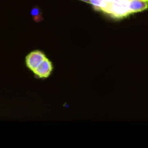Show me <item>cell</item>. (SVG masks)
Returning a JSON list of instances; mask_svg holds the SVG:
<instances>
[{"label":"cell","mask_w":148,"mask_h":148,"mask_svg":"<svg viewBox=\"0 0 148 148\" xmlns=\"http://www.w3.org/2000/svg\"><path fill=\"white\" fill-rule=\"evenodd\" d=\"M129 2L130 0H120L117 2L108 3L103 12L117 19L126 17L131 15L129 10Z\"/></svg>","instance_id":"obj_1"},{"label":"cell","mask_w":148,"mask_h":148,"mask_svg":"<svg viewBox=\"0 0 148 148\" xmlns=\"http://www.w3.org/2000/svg\"><path fill=\"white\" fill-rule=\"evenodd\" d=\"M52 70H53L52 62L47 57H45L43 60V62L32 72L36 77L39 79H45L51 75Z\"/></svg>","instance_id":"obj_2"},{"label":"cell","mask_w":148,"mask_h":148,"mask_svg":"<svg viewBox=\"0 0 148 148\" xmlns=\"http://www.w3.org/2000/svg\"><path fill=\"white\" fill-rule=\"evenodd\" d=\"M45 55L40 51V50H33L31 53H29L26 57H25V64L26 67L33 71L42 62L43 60L45 58Z\"/></svg>","instance_id":"obj_3"},{"label":"cell","mask_w":148,"mask_h":148,"mask_svg":"<svg viewBox=\"0 0 148 148\" xmlns=\"http://www.w3.org/2000/svg\"><path fill=\"white\" fill-rule=\"evenodd\" d=\"M148 9V0H130L129 10L131 14L141 12Z\"/></svg>","instance_id":"obj_4"},{"label":"cell","mask_w":148,"mask_h":148,"mask_svg":"<svg viewBox=\"0 0 148 148\" xmlns=\"http://www.w3.org/2000/svg\"><path fill=\"white\" fill-rule=\"evenodd\" d=\"M88 3L92 4L95 10L101 11H103L108 4V3L106 0H89Z\"/></svg>","instance_id":"obj_5"},{"label":"cell","mask_w":148,"mask_h":148,"mask_svg":"<svg viewBox=\"0 0 148 148\" xmlns=\"http://www.w3.org/2000/svg\"><path fill=\"white\" fill-rule=\"evenodd\" d=\"M107 3H113V2H117V1H120V0H106Z\"/></svg>","instance_id":"obj_6"},{"label":"cell","mask_w":148,"mask_h":148,"mask_svg":"<svg viewBox=\"0 0 148 148\" xmlns=\"http://www.w3.org/2000/svg\"><path fill=\"white\" fill-rule=\"evenodd\" d=\"M79 1H82V2H85V3H89V0H79Z\"/></svg>","instance_id":"obj_7"},{"label":"cell","mask_w":148,"mask_h":148,"mask_svg":"<svg viewBox=\"0 0 148 148\" xmlns=\"http://www.w3.org/2000/svg\"><path fill=\"white\" fill-rule=\"evenodd\" d=\"M145 1H147V0H145Z\"/></svg>","instance_id":"obj_8"}]
</instances>
